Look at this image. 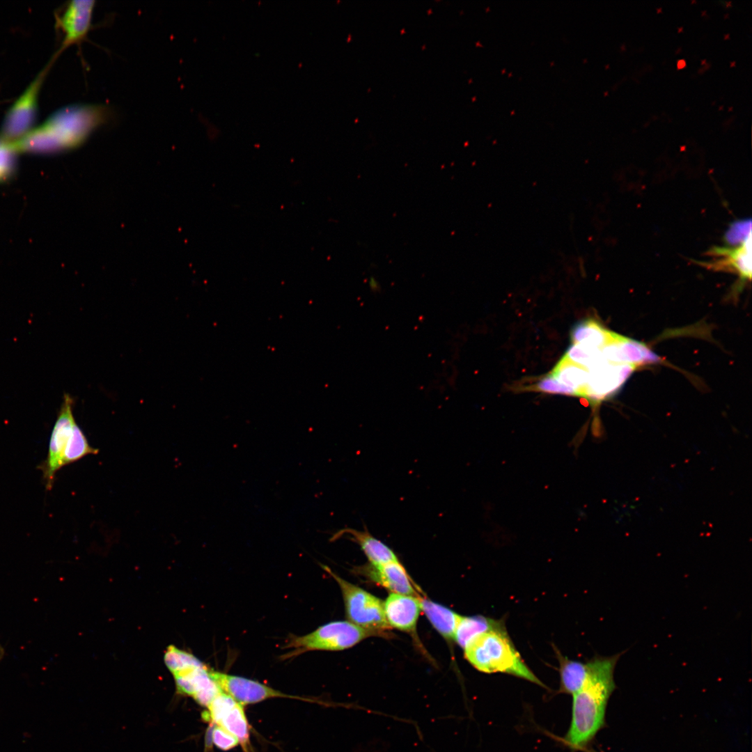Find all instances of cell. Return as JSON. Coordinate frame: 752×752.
<instances>
[{"instance_id":"obj_1","label":"cell","mask_w":752,"mask_h":752,"mask_svg":"<svg viewBox=\"0 0 752 752\" xmlns=\"http://www.w3.org/2000/svg\"><path fill=\"white\" fill-rule=\"evenodd\" d=\"M620 655L595 657L588 662L586 680L572 695L571 722L563 739L568 746L585 750L603 727L608 700L616 688L614 670Z\"/></svg>"},{"instance_id":"obj_2","label":"cell","mask_w":752,"mask_h":752,"mask_svg":"<svg viewBox=\"0 0 752 752\" xmlns=\"http://www.w3.org/2000/svg\"><path fill=\"white\" fill-rule=\"evenodd\" d=\"M464 651L469 663L480 672L503 673L547 687L522 659L506 625L477 636Z\"/></svg>"},{"instance_id":"obj_3","label":"cell","mask_w":752,"mask_h":752,"mask_svg":"<svg viewBox=\"0 0 752 752\" xmlns=\"http://www.w3.org/2000/svg\"><path fill=\"white\" fill-rule=\"evenodd\" d=\"M385 634L368 630L349 621H334L319 627L304 636H290L281 659L296 657L314 650L337 651L347 649L372 636Z\"/></svg>"},{"instance_id":"obj_4","label":"cell","mask_w":752,"mask_h":752,"mask_svg":"<svg viewBox=\"0 0 752 752\" xmlns=\"http://www.w3.org/2000/svg\"><path fill=\"white\" fill-rule=\"evenodd\" d=\"M335 579L343 595L349 622L363 629L384 633L391 629L384 609V602L360 587L343 579L330 568L322 566Z\"/></svg>"},{"instance_id":"obj_5","label":"cell","mask_w":752,"mask_h":752,"mask_svg":"<svg viewBox=\"0 0 752 752\" xmlns=\"http://www.w3.org/2000/svg\"><path fill=\"white\" fill-rule=\"evenodd\" d=\"M72 409V398L65 395L51 434L47 457L39 467L47 490L52 489L56 473L62 468L63 455L76 423Z\"/></svg>"},{"instance_id":"obj_6","label":"cell","mask_w":752,"mask_h":752,"mask_svg":"<svg viewBox=\"0 0 752 752\" xmlns=\"http://www.w3.org/2000/svg\"><path fill=\"white\" fill-rule=\"evenodd\" d=\"M636 368L630 364L613 362L602 354L593 365L587 368L588 381L583 397L593 402L606 399L622 387Z\"/></svg>"},{"instance_id":"obj_7","label":"cell","mask_w":752,"mask_h":752,"mask_svg":"<svg viewBox=\"0 0 752 752\" xmlns=\"http://www.w3.org/2000/svg\"><path fill=\"white\" fill-rule=\"evenodd\" d=\"M45 72H42L34 79L7 113L1 130L2 141H15L31 130L36 119L38 94Z\"/></svg>"},{"instance_id":"obj_8","label":"cell","mask_w":752,"mask_h":752,"mask_svg":"<svg viewBox=\"0 0 752 752\" xmlns=\"http://www.w3.org/2000/svg\"><path fill=\"white\" fill-rule=\"evenodd\" d=\"M209 672L220 689L242 705L256 703L271 698H291L289 695L253 680L212 670Z\"/></svg>"},{"instance_id":"obj_9","label":"cell","mask_w":752,"mask_h":752,"mask_svg":"<svg viewBox=\"0 0 752 752\" xmlns=\"http://www.w3.org/2000/svg\"><path fill=\"white\" fill-rule=\"evenodd\" d=\"M95 4L93 0H75L67 6L59 19L64 37L58 53L86 38L92 25Z\"/></svg>"},{"instance_id":"obj_10","label":"cell","mask_w":752,"mask_h":752,"mask_svg":"<svg viewBox=\"0 0 752 752\" xmlns=\"http://www.w3.org/2000/svg\"><path fill=\"white\" fill-rule=\"evenodd\" d=\"M708 254L715 259L698 263L714 270L728 271L737 274L742 280L751 279V235L735 247L714 246Z\"/></svg>"},{"instance_id":"obj_11","label":"cell","mask_w":752,"mask_h":752,"mask_svg":"<svg viewBox=\"0 0 752 752\" xmlns=\"http://www.w3.org/2000/svg\"><path fill=\"white\" fill-rule=\"evenodd\" d=\"M420 598L391 593L384 602L390 627L406 632H414L421 611Z\"/></svg>"},{"instance_id":"obj_12","label":"cell","mask_w":752,"mask_h":752,"mask_svg":"<svg viewBox=\"0 0 752 752\" xmlns=\"http://www.w3.org/2000/svg\"><path fill=\"white\" fill-rule=\"evenodd\" d=\"M365 569L373 581L392 593L420 597L398 560L380 565L370 564Z\"/></svg>"},{"instance_id":"obj_13","label":"cell","mask_w":752,"mask_h":752,"mask_svg":"<svg viewBox=\"0 0 752 752\" xmlns=\"http://www.w3.org/2000/svg\"><path fill=\"white\" fill-rule=\"evenodd\" d=\"M336 535H345L356 542L373 565H380L398 560L393 551L374 537L366 528L363 531L345 528L339 531Z\"/></svg>"},{"instance_id":"obj_14","label":"cell","mask_w":752,"mask_h":752,"mask_svg":"<svg viewBox=\"0 0 752 752\" xmlns=\"http://www.w3.org/2000/svg\"><path fill=\"white\" fill-rule=\"evenodd\" d=\"M556 658L559 662V692L571 694L577 692L583 686L588 675V665L579 661L572 660L563 655L554 645Z\"/></svg>"},{"instance_id":"obj_15","label":"cell","mask_w":752,"mask_h":752,"mask_svg":"<svg viewBox=\"0 0 752 752\" xmlns=\"http://www.w3.org/2000/svg\"><path fill=\"white\" fill-rule=\"evenodd\" d=\"M421 611L434 629L446 639L454 640L461 615L441 604L420 598Z\"/></svg>"},{"instance_id":"obj_16","label":"cell","mask_w":752,"mask_h":752,"mask_svg":"<svg viewBox=\"0 0 752 752\" xmlns=\"http://www.w3.org/2000/svg\"><path fill=\"white\" fill-rule=\"evenodd\" d=\"M506 625L503 619H494L483 616H462L457 624L454 641L462 648L477 636Z\"/></svg>"},{"instance_id":"obj_17","label":"cell","mask_w":752,"mask_h":752,"mask_svg":"<svg viewBox=\"0 0 752 752\" xmlns=\"http://www.w3.org/2000/svg\"><path fill=\"white\" fill-rule=\"evenodd\" d=\"M615 334L595 320L588 319L577 324L572 329L570 336L573 344L602 348Z\"/></svg>"},{"instance_id":"obj_18","label":"cell","mask_w":752,"mask_h":752,"mask_svg":"<svg viewBox=\"0 0 752 752\" xmlns=\"http://www.w3.org/2000/svg\"><path fill=\"white\" fill-rule=\"evenodd\" d=\"M558 382L574 389L577 396H583L588 381V370L563 356L549 373Z\"/></svg>"},{"instance_id":"obj_19","label":"cell","mask_w":752,"mask_h":752,"mask_svg":"<svg viewBox=\"0 0 752 752\" xmlns=\"http://www.w3.org/2000/svg\"><path fill=\"white\" fill-rule=\"evenodd\" d=\"M217 725L235 737L244 749L248 747L249 727L243 705L237 703L223 714Z\"/></svg>"},{"instance_id":"obj_20","label":"cell","mask_w":752,"mask_h":752,"mask_svg":"<svg viewBox=\"0 0 752 752\" xmlns=\"http://www.w3.org/2000/svg\"><path fill=\"white\" fill-rule=\"evenodd\" d=\"M98 450L93 448L77 424L74 425L62 458V467L75 462L88 455H95Z\"/></svg>"},{"instance_id":"obj_21","label":"cell","mask_w":752,"mask_h":752,"mask_svg":"<svg viewBox=\"0 0 752 752\" xmlns=\"http://www.w3.org/2000/svg\"><path fill=\"white\" fill-rule=\"evenodd\" d=\"M528 389L534 391L547 393L577 396L574 389L561 383L549 373L540 379L530 387H528Z\"/></svg>"},{"instance_id":"obj_22","label":"cell","mask_w":752,"mask_h":752,"mask_svg":"<svg viewBox=\"0 0 752 752\" xmlns=\"http://www.w3.org/2000/svg\"><path fill=\"white\" fill-rule=\"evenodd\" d=\"M751 235V221L743 219L732 223L726 230L724 239L729 244L739 245Z\"/></svg>"},{"instance_id":"obj_23","label":"cell","mask_w":752,"mask_h":752,"mask_svg":"<svg viewBox=\"0 0 752 752\" xmlns=\"http://www.w3.org/2000/svg\"><path fill=\"white\" fill-rule=\"evenodd\" d=\"M15 150L9 143L0 142V180L6 178L11 172L14 164Z\"/></svg>"},{"instance_id":"obj_24","label":"cell","mask_w":752,"mask_h":752,"mask_svg":"<svg viewBox=\"0 0 752 752\" xmlns=\"http://www.w3.org/2000/svg\"><path fill=\"white\" fill-rule=\"evenodd\" d=\"M212 742L217 747L224 751L233 749L239 744L235 737L218 726L213 728Z\"/></svg>"},{"instance_id":"obj_25","label":"cell","mask_w":752,"mask_h":752,"mask_svg":"<svg viewBox=\"0 0 752 752\" xmlns=\"http://www.w3.org/2000/svg\"><path fill=\"white\" fill-rule=\"evenodd\" d=\"M368 286L369 289L373 292H379L381 290V284L378 279L374 276H371L368 279Z\"/></svg>"},{"instance_id":"obj_26","label":"cell","mask_w":752,"mask_h":752,"mask_svg":"<svg viewBox=\"0 0 752 752\" xmlns=\"http://www.w3.org/2000/svg\"><path fill=\"white\" fill-rule=\"evenodd\" d=\"M4 654H5L4 649L3 648L2 646L0 645V661L3 659V657L4 656Z\"/></svg>"},{"instance_id":"obj_27","label":"cell","mask_w":752,"mask_h":752,"mask_svg":"<svg viewBox=\"0 0 752 752\" xmlns=\"http://www.w3.org/2000/svg\"><path fill=\"white\" fill-rule=\"evenodd\" d=\"M588 752H595V751H588Z\"/></svg>"}]
</instances>
